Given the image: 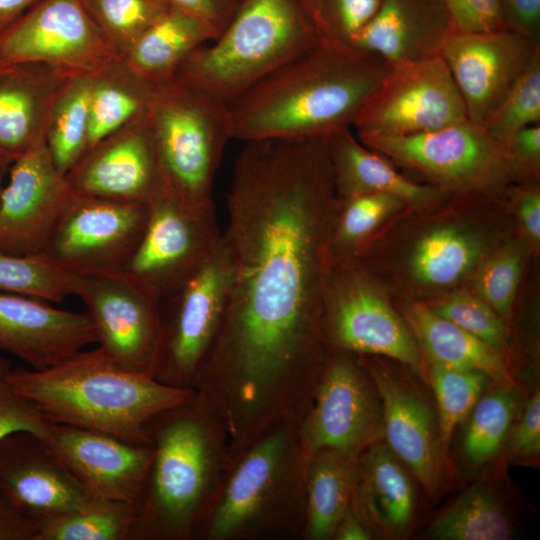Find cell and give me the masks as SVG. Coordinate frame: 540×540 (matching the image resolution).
<instances>
[{
	"label": "cell",
	"mask_w": 540,
	"mask_h": 540,
	"mask_svg": "<svg viewBox=\"0 0 540 540\" xmlns=\"http://www.w3.org/2000/svg\"><path fill=\"white\" fill-rule=\"evenodd\" d=\"M336 206L323 139L245 142L221 233L227 306L199 373L222 407L272 418L311 396L326 361L322 303Z\"/></svg>",
	"instance_id": "1"
},
{
	"label": "cell",
	"mask_w": 540,
	"mask_h": 540,
	"mask_svg": "<svg viewBox=\"0 0 540 540\" xmlns=\"http://www.w3.org/2000/svg\"><path fill=\"white\" fill-rule=\"evenodd\" d=\"M390 66L322 39L227 104L231 139H324L350 128Z\"/></svg>",
	"instance_id": "2"
},
{
	"label": "cell",
	"mask_w": 540,
	"mask_h": 540,
	"mask_svg": "<svg viewBox=\"0 0 540 540\" xmlns=\"http://www.w3.org/2000/svg\"><path fill=\"white\" fill-rule=\"evenodd\" d=\"M145 429L153 458L129 540H192L229 463L226 434L195 395Z\"/></svg>",
	"instance_id": "3"
},
{
	"label": "cell",
	"mask_w": 540,
	"mask_h": 540,
	"mask_svg": "<svg viewBox=\"0 0 540 540\" xmlns=\"http://www.w3.org/2000/svg\"><path fill=\"white\" fill-rule=\"evenodd\" d=\"M9 381L52 423L143 444H151L145 426L152 417L195 395L122 369L99 347L44 370L13 368Z\"/></svg>",
	"instance_id": "4"
},
{
	"label": "cell",
	"mask_w": 540,
	"mask_h": 540,
	"mask_svg": "<svg viewBox=\"0 0 540 540\" xmlns=\"http://www.w3.org/2000/svg\"><path fill=\"white\" fill-rule=\"evenodd\" d=\"M299 424L276 426L229 461L193 539L302 536L309 455L300 440Z\"/></svg>",
	"instance_id": "5"
},
{
	"label": "cell",
	"mask_w": 540,
	"mask_h": 540,
	"mask_svg": "<svg viewBox=\"0 0 540 540\" xmlns=\"http://www.w3.org/2000/svg\"><path fill=\"white\" fill-rule=\"evenodd\" d=\"M321 40L309 0H240L226 28L175 77L229 104Z\"/></svg>",
	"instance_id": "6"
},
{
	"label": "cell",
	"mask_w": 540,
	"mask_h": 540,
	"mask_svg": "<svg viewBox=\"0 0 540 540\" xmlns=\"http://www.w3.org/2000/svg\"><path fill=\"white\" fill-rule=\"evenodd\" d=\"M147 120L168 193L192 207H214V178L231 139L227 104L175 77L155 85Z\"/></svg>",
	"instance_id": "7"
},
{
	"label": "cell",
	"mask_w": 540,
	"mask_h": 540,
	"mask_svg": "<svg viewBox=\"0 0 540 540\" xmlns=\"http://www.w3.org/2000/svg\"><path fill=\"white\" fill-rule=\"evenodd\" d=\"M230 266L222 237L212 254L159 298L158 343L153 377L194 390L224 318Z\"/></svg>",
	"instance_id": "8"
},
{
	"label": "cell",
	"mask_w": 540,
	"mask_h": 540,
	"mask_svg": "<svg viewBox=\"0 0 540 540\" xmlns=\"http://www.w3.org/2000/svg\"><path fill=\"white\" fill-rule=\"evenodd\" d=\"M358 139L380 155L421 172L442 189L482 191L509 180L504 143L468 118L414 135Z\"/></svg>",
	"instance_id": "9"
},
{
	"label": "cell",
	"mask_w": 540,
	"mask_h": 540,
	"mask_svg": "<svg viewBox=\"0 0 540 540\" xmlns=\"http://www.w3.org/2000/svg\"><path fill=\"white\" fill-rule=\"evenodd\" d=\"M149 216V204L70 194L43 253L76 276L123 272Z\"/></svg>",
	"instance_id": "10"
},
{
	"label": "cell",
	"mask_w": 540,
	"mask_h": 540,
	"mask_svg": "<svg viewBox=\"0 0 540 540\" xmlns=\"http://www.w3.org/2000/svg\"><path fill=\"white\" fill-rule=\"evenodd\" d=\"M466 107L441 54L391 65L353 127L358 136H406L467 119Z\"/></svg>",
	"instance_id": "11"
},
{
	"label": "cell",
	"mask_w": 540,
	"mask_h": 540,
	"mask_svg": "<svg viewBox=\"0 0 540 540\" xmlns=\"http://www.w3.org/2000/svg\"><path fill=\"white\" fill-rule=\"evenodd\" d=\"M119 59L82 0H39L0 32V63L95 73Z\"/></svg>",
	"instance_id": "12"
},
{
	"label": "cell",
	"mask_w": 540,
	"mask_h": 540,
	"mask_svg": "<svg viewBox=\"0 0 540 540\" xmlns=\"http://www.w3.org/2000/svg\"><path fill=\"white\" fill-rule=\"evenodd\" d=\"M383 432L382 407L375 384L351 353L326 360L311 403L299 424L308 455L324 449L361 452Z\"/></svg>",
	"instance_id": "13"
},
{
	"label": "cell",
	"mask_w": 540,
	"mask_h": 540,
	"mask_svg": "<svg viewBox=\"0 0 540 540\" xmlns=\"http://www.w3.org/2000/svg\"><path fill=\"white\" fill-rule=\"evenodd\" d=\"M75 295L87 308L103 353L126 371L153 377L159 297L124 272L78 276Z\"/></svg>",
	"instance_id": "14"
},
{
	"label": "cell",
	"mask_w": 540,
	"mask_h": 540,
	"mask_svg": "<svg viewBox=\"0 0 540 540\" xmlns=\"http://www.w3.org/2000/svg\"><path fill=\"white\" fill-rule=\"evenodd\" d=\"M220 238L215 207H192L167 193L149 204L145 230L123 272L160 298L197 269Z\"/></svg>",
	"instance_id": "15"
},
{
	"label": "cell",
	"mask_w": 540,
	"mask_h": 540,
	"mask_svg": "<svg viewBox=\"0 0 540 540\" xmlns=\"http://www.w3.org/2000/svg\"><path fill=\"white\" fill-rule=\"evenodd\" d=\"M328 273L322 303L324 338L339 351L384 355L420 372L412 332L359 272Z\"/></svg>",
	"instance_id": "16"
},
{
	"label": "cell",
	"mask_w": 540,
	"mask_h": 540,
	"mask_svg": "<svg viewBox=\"0 0 540 540\" xmlns=\"http://www.w3.org/2000/svg\"><path fill=\"white\" fill-rule=\"evenodd\" d=\"M65 177L72 193L124 202L168 193L147 113L88 149Z\"/></svg>",
	"instance_id": "17"
},
{
	"label": "cell",
	"mask_w": 540,
	"mask_h": 540,
	"mask_svg": "<svg viewBox=\"0 0 540 540\" xmlns=\"http://www.w3.org/2000/svg\"><path fill=\"white\" fill-rule=\"evenodd\" d=\"M0 190V250L13 255L43 253L71 194L45 139L18 156Z\"/></svg>",
	"instance_id": "18"
},
{
	"label": "cell",
	"mask_w": 540,
	"mask_h": 540,
	"mask_svg": "<svg viewBox=\"0 0 540 540\" xmlns=\"http://www.w3.org/2000/svg\"><path fill=\"white\" fill-rule=\"evenodd\" d=\"M440 54L463 98L468 119L482 124L540 56V42L509 30L454 31Z\"/></svg>",
	"instance_id": "19"
},
{
	"label": "cell",
	"mask_w": 540,
	"mask_h": 540,
	"mask_svg": "<svg viewBox=\"0 0 540 540\" xmlns=\"http://www.w3.org/2000/svg\"><path fill=\"white\" fill-rule=\"evenodd\" d=\"M43 440L92 498L136 503L152 462L151 444L57 423Z\"/></svg>",
	"instance_id": "20"
},
{
	"label": "cell",
	"mask_w": 540,
	"mask_h": 540,
	"mask_svg": "<svg viewBox=\"0 0 540 540\" xmlns=\"http://www.w3.org/2000/svg\"><path fill=\"white\" fill-rule=\"evenodd\" d=\"M0 490L20 512L38 523L86 509L97 501L41 437L25 431L0 440Z\"/></svg>",
	"instance_id": "21"
},
{
	"label": "cell",
	"mask_w": 540,
	"mask_h": 540,
	"mask_svg": "<svg viewBox=\"0 0 540 540\" xmlns=\"http://www.w3.org/2000/svg\"><path fill=\"white\" fill-rule=\"evenodd\" d=\"M91 344H97L87 312L55 308L44 300L0 291V350L31 369L52 367Z\"/></svg>",
	"instance_id": "22"
},
{
	"label": "cell",
	"mask_w": 540,
	"mask_h": 540,
	"mask_svg": "<svg viewBox=\"0 0 540 540\" xmlns=\"http://www.w3.org/2000/svg\"><path fill=\"white\" fill-rule=\"evenodd\" d=\"M369 375L380 397L388 447L433 496L440 483L443 448L430 407L408 382L391 372L373 366Z\"/></svg>",
	"instance_id": "23"
},
{
	"label": "cell",
	"mask_w": 540,
	"mask_h": 540,
	"mask_svg": "<svg viewBox=\"0 0 540 540\" xmlns=\"http://www.w3.org/2000/svg\"><path fill=\"white\" fill-rule=\"evenodd\" d=\"M454 31L442 0H381L353 46L396 65L440 54Z\"/></svg>",
	"instance_id": "24"
},
{
	"label": "cell",
	"mask_w": 540,
	"mask_h": 540,
	"mask_svg": "<svg viewBox=\"0 0 540 540\" xmlns=\"http://www.w3.org/2000/svg\"><path fill=\"white\" fill-rule=\"evenodd\" d=\"M71 74L42 63H0L2 151L16 159L44 138L52 104Z\"/></svg>",
	"instance_id": "25"
},
{
	"label": "cell",
	"mask_w": 540,
	"mask_h": 540,
	"mask_svg": "<svg viewBox=\"0 0 540 540\" xmlns=\"http://www.w3.org/2000/svg\"><path fill=\"white\" fill-rule=\"evenodd\" d=\"M352 508L371 531L389 537L407 533L415 493L402 462L388 445L375 442L360 452Z\"/></svg>",
	"instance_id": "26"
},
{
	"label": "cell",
	"mask_w": 540,
	"mask_h": 540,
	"mask_svg": "<svg viewBox=\"0 0 540 540\" xmlns=\"http://www.w3.org/2000/svg\"><path fill=\"white\" fill-rule=\"evenodd\" d=\"M328 152L337 199L382 192L406 204L426 205L440 194L439 188L417 184L395 170L381 155L362 145L350 128L323 139Z\"/></svg>",
	"instance_id": "27"
},
{
	"label": "cell",
	"mask_w": 540,
	"mask_h": 540,
	"mask_svg": "<svg viewBox=\"0 0 540 540\" xmlns=\"http://www.w3.org/2000/svg\"><path fill=\"white\" fill-rule=\"evenodd\" d=\"M359 454L350 450L324 449L309 455L304 538H332L339 522L352 506L359 473Z\"/></svg>",
	"instance_id": "28"
},
{
	"label": "cell",
	"mask_w": 540,
	"mask_h": 540,
	"mask_svg": "<svg viewBox=\"0 0 540 540\" xmlns=\"http://www.w3.org/2000/svg\"><path fill=\"white\" fill-rule=\"evenodd\" d=\"M214 38L202 21L170 6L121 60L138 76L158 85L175 78L184 61Z\"/></svg>",
	"instance_id": "29"
},
{
	"label": "cell",
	"mask_w": 540,
	"mask_h": 540,
	"mask_svg": "<svg viewBox=\"0 0 540 540\" xmlns=\"http://www.w3.org/2000/svg\"><path fill=\"white\" fill-rule=\"evenodd\" d=\"M409 324L431 362L478 370L498 383H512L508 368L497 350L424 304L408 309Z\"/></svg>",
	"instance_id": "30"
},
{
	"label": "cell",
	"mask_w": 540,
	"mask_h": 540,
	"mask_svg": "<svg viewBox=\"0 0 540 540\" xmlns=\"http://www.w3.org/2000/svg\"><path fill=\"white\" fill-rule=\"evenodd\" d=\"M154 89L155 85L134 73L121 59L95 72L90 99L87 150L145 115Z\"/></svg>",
	"instance_id": "31"
},
{
	"label": "cell",
	"mask_w": 540,
	"mask_h": 540,
	"mask_svg": "<svg viewBox=\"0 0 540 540\" xmlns=\"http://www.w3.org/2000/svg\"><path fill=\"white\" fill-rule=\"evenodd\" d=\"M93 74H71L48 115L44 139L53 162L64 175L87 150Z\"/></svg>",
	"instance_id": "32"
},
{
	"label": "cell",
	"mask_w": 540,
	"mask_h": 540,
	"mask_svg": "<svg viewBox=\"0 0 540 540\" xmlns=\"http://www.w3.org/2000/svg\"><path fill=\"white\" fill-rule=\"evenodd\" d=\"M428 535L440 540H506L511 525L490 489L479 483L462 492L434 520Z\"/></svg>",
	"instance_id": "33"
},
{
	"label": "cell",
	"mask_w": 540,
	"mask_h": 540,
	"mask_svg": "<svg viewBox=\"0 0 540 540\" xmlns=\"http://www.w3.org/2000/svg\"><path fill=\"white\" fill-rule=\"evenodd\" d=\"M480 254L478 241L454 227H440L425 234L410 259L414 277L428 285H447L458 280Z\"/></svg>",
	"instance_id": "34"
},
{
	"label": "cell",
	"mask_w": 540,
	"mask_h": 540,
	"mask_svg": "<svg viewBox=\"0 0 540 540\" xmlns=\"http://www.w3.org/2000/svg\"><path fill=\"white\" fill-rule=\"evenodd\" d=\"M499 384L477 400L463 436V453L475 465L498 454L517 413L518 396L512 383Z\"/></svg>",
	"instance_id": "35"
},
{
	"label": "cell",
	"mask_w": 540,
	"mask_h": 540,
	"mask_svg": "<svg viewBox=\"0 0 540 540\" xmlns=\"http://www.w3.org/2000/svg\"><path fill=\"white\" fill-rule=\"evenodd\" d=\"M133 503L97 500L86 509L39 522L34 540H129Z\"/></svg>",
	"instance_id": "36"
},
{
	"label": "cell",
	"mask_w": 540,
	"mask_h": 540,
	"mask_svg": "<svg viewBox=\"0 0 540 540\" xmlns=\"http://www.w3.org/2000/svg\"><path fill=\"white\" fill-rule=\"evenodd\" d=\"M78 276L55 265L44 253L13 255L0 250V291L61 302L75 295Z\"/></svg>",
	"instance_id": "37"
},
{
	"label": "cell",
	"mask_w": 540,
	"mask_h": 540,
	"mask_svg": "<svg viewBox=\"0 0 540 540\" xmlns=\"http://www.w3.org/2000/svg\"><path fill=\"white\" fill-rule=\"evenodd\" d=\"M120 59L171 6L167 0H82Z\"/></svg>",
	"instance_id": "38"
},
{
	"label": "cell",
	"mask_w": 540,
	"mask_h": 540,
	"mask_svg": "<svg viewBox=\"0 0 540 540\" xmlns=\"http://www.w3.org/2000/svg\"><path fill=\"white\" fill-rule=\"evenodd\" d=\"M404 204L401 198L382 192L337 199L329 253L335 258H343L368 237L384 218Z\"/></svg>",
	"instance_id": "39"
},
{
	"label": "cell",
	"mask_w": 540,
	"mask_h": 540,
	"mask_svg": "<svg viewBox=\"0 0 540 540\" xmlns=\"http://www.w3.org/2000/svg\"><path fill=\"white\" fill-rule=\"evenodd\" d=\"M430 383L438 410V432L443 450L455 428L470 413L490 379L485 373L431 362Z\"/></svg>",
	"instance_id": "40"
},
{
	"label": "cell",
	"mask_w": 540,
	"mask_h": 540,
	"mask_svg": "<svg viewBox=\"0 0 540 540\" xmlns=\"http://www.w3.org/2000/svg\"><path fill=\"white\" fill-rule=\"evenodd\" d=\"M534 124H540V56L482 122L484 128L502 143L518 130Z\"/></svg>",
	"instance_id": "41"
},
{
	"label": "cell",
	"mask_w": 540,
	"mask_h": 540,
	"mask_svg": "<svg viewBox=\"0 0 540 540\" xmlns=\"http://www.w3.org/2000/svg\"><path fill=\"white\" fill-rule=\"evenodd\" d=\"M322 39L353 45L381 0H309Z\"/></svg>",
	"instance_id": "42"
},
{
	"label": "cell",
	"mask_w": 540,
	"mask_h": 540,
	"mask_svg": "<svg viewBox=\"0 0 540 540\" xmlns=\"http://www.w3.org/2000/svg\"><path fill=\"white\" fill-rule=\"evenodd\" d=\"M431 309L495 349L505 343V326L483 299L464 293L456 294Z\"/></svg>",
	"instance_id": "43"
},
{
	"label": "cell",
	"mask_w": 540,
	"mask_h": 540,
	"mask_svg": "<svg viewBox=\"0 0 540 540\" xmlns=\"http://www.w3.org/2000/svg\"><path fill=\"white\" fill-rule=\"evenodd\" d=\"M12 369L10 360L0 353V440L22 431L45 439L53 423L32 401L15 390L9 381Z\"/></svg>",
	"instance_id": "44"
},
{
	"label": "cell",
	"mask_w": 540,
	"mask_h": 540,
	"mask_svg": "<svg viewBox=\"0 0 540 540\" xmlns=\"http://www.w3.org/2000/svg\"><path fill=\"white\" fill-rule=\"evenodd\" d=\"M521 258L508 250L489 260L474 280V287L488 305L506 316L510 313L521 276Z\"/></svg>",
	"instance_id": "45"
},
{
	"label": "cell",
	"mask_w": 540,
	"mask_h": 540,
	"mask_svg": "<svg viewBox=\"0 0 540 540\" xmlns=\"http://www.w3.org/2000/svg\"><path fill=\"white\" fill-rule=\"evenodd\" d=\"M455 31L506 30L498 0H442Z\"/></svg>",
	"instance_id": "46"
},
{
	"label": "cell",
	"mask_w": 540,
	"mask_h": 540,
	"mask_svg": "<svg viewBox=\"0 0 540 540\" xmlns=\"http://www.w3.org/2000/svg\"><path fill=\"white\" fill-rule=\"evenodd\" d=\"M504 145L509 179L512 176H536L540 161V124L518 130Z\"/></svg>",
	"instance_id": "47"
},
{
	"label": "cell",
	"mask_w": 540,
	"mask_h": 540,
	"mask_svg": "<svg viewBox=\"0 0 540 540\" xmlns=\"http://www.w3.org/2000/svg\"><path fill=\"white\" fill-rule=\"evenodd\" d=\"M512 460L535 458L540 452V394L535 391L511 431L507 445Z\"/></svg>",
	"instance_id": "48"
},
{
	"label": "cell",
	"mask_w": 540,
	"mask_h": 540,
	"mask_svg": "<svg viewBox=\"0 0 540 540\" xmlns=\"http://www.w3.org/2000/svg\"><path fill=\"white\" fill-rule=\"evenodd\" d=\"M167 2L202 21L216 38L231 21L240 0H167Z\"/></svg>",
	"instance_id": "49"
},
{
	"label": "cell",
	"mask_w": 540,
	"mask_h": 540,
	"mask_svg": "<svg viewBox=\"0 0 540 540\" xmlns=\"http://www.w3.org/2000/svg\"><path fill=\"white\" fill-rule=\"evenodd\" d=\"M505 29L540 42V0H498Z\"/></svg>",
	"instance_id": "50"
},
{
	"label": "cell",
	"mask_w": 540,
	"mask_h": 540,
	"mask_svg": "<svg viewBox=\"0 0 540 540\" xmlns=\"http://www.w3.org/2000/svg\"><path fill=\"white\" fill-rule=\"evenodd\" d=\"M39 523L20 512L0 490V540H34Z\"/></svg>",
	"instance_id": "51"
},
{
	"label": "cell",
	"mask_w": 540,
	"mask_h": 540,
	"mask_svg": "<svg viewBox=\"0 0 540 540\" xmlns=\"http://www.w3.org/2000/svg\"><path fill=\"white\" fill-rule=\"evenodd\" d=\"M518 212L525 231L535 241L540 240V193L529 186L518 195Z\"/></svg>",
	"instance_id": "52"
},
{
	"label": "cell",
	"mask_w": 540,
	"mask_h": 540,
	"mask_svg": "<svg viewBox=\"0 0 540 540\" xmlns=\"http://www.w3.org/2000/svg\"><path fill=\"white\" fill-rule=\"evenodd\" d=\"M371 538V529L352 506L341 519L332 536V539L337 540H367Z\"/></svg>",
	"instance_id": "53"
},
{
	"label": "cell",
	"mask_w": 540,
	"mask_h": 540,
	"mask_svg": "<svg viewBox=\"0 0 540 540\" xmlns=\"http://www.w3.org/2000/svg\"><path fill=\"white\" fill-rule=\"evenodd\" d=\"M39 0H0V32L13 24Z\"/></svg>",
	"instance_id": "54"
},
{
	"label": "cell",
	"mask_w": 540,
	"mask_h": 540,
	"mask_svg": "<svg viewBox=\"0 0 540 540\" xmlns=\"http://www.w3.org/2000/svg\"><path fill=\"white\" fill-rule=\"evenodd\" d=\"M14 160L13 157L0 149V190Z\"/></svg>",
	"instance_id": "55"
}]
</instances>
